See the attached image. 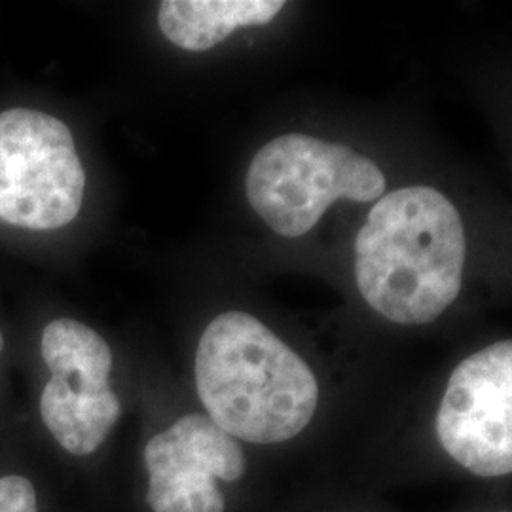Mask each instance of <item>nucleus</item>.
I'll return each instance as SVG.
<instances>
[{"mask_svg":"<svg viewBox=\"0 0 512 512\" xmlns=\"http://www.w3.org/2000/svg\"><path fill=\"white\" fill-rule=\"evenodd\" d=\"M465 230L456 205L429 186L376 203L355 239V277L366 302L399 325L439 317L461 289Z\"/></svg>","mask_w":512,"mask_h":512,"instance_id":"f257e3e1","label":"nucleus"},{"mask_svg":"<svg viewBox=\"0 0 512 512\" xmlns=\"http://www.w3.org/2000/svg\"><path fill=\"white\" fill-rule=\"evenodd\" d=\"M196 385L209 418L230 437L253 444L294 439L319 403L310 366L243 311L222 313L203 332Z\"/></svg>","mask_w":512,"mask_h":512,"instance_id":"f03ea898","label":"nucleus"},{"mask_svg":"<svg viewBox=\"0 0 512 512\" xmlns=\"http://www.w3.org/2000/svg\"><path fill=\"white\" fill-rule=\"evenodd\" d=\"M245 188L253 209L275 234L300 238L342 198L380 200L385 177L372 160L346 145L287 133L256 152Z\"/></svg>","mask_w":512,"mask_h":512,"instance_id":"7ed1b4c3","label":"nucleus"},{"mask_svg":"<svg viewBox=\"0 0 512 512\" xmlns=\"http://www.w3.org/2000/svg\"><path fill=\"white\" fill-rule=\"evenodd\" d=\"M86 173L73 133L52 114L0 112V222L57 230L80 213Z\"/></svg>","mask_w":512,"mask_h":512,"instance_id":"20e7f679","label":"nucleus"},{"mask_svg":"<svg viewBox=\"0 0 512 512\" xmlns=\"http://www.w3.org/2000/svg\"><path fill=\"white\" fill-rule=\"evenodd\" d=\"M444 452L482 478L512 471V344L495 342L452 372L437 414Z\"/></svg>","mask_w":512,"mask_h":512,"instance_id":"39448f33","label":"nucleus"},{"mask_svg":"<svg viewBox=\"0 0 512 512\" xmlns=\"http://www.w3.org/2000/svg\"><path fill=\"white\" fill-rule=\"evenodd\" d=\"M152 512H224L215 478L239 480L247 461L238 440L202 414H188L145 448Z\"/></svg>","mask_w":512,"mask_h":512,"instance_id":"423d86ee","label":"nucleus"},{"mask_svg":"<svg viewBox=\"0 0 512 512\" xmlns=\"http://www.w3.org/2000/svg\"><path fill=\"white\" fill-rule=\"evenodd\" d=\"M283 6L281 0H165L158 10V25L175 46L205 52L236 29L270 23Z\"/></svg>","mask_w":512,"mask_h":512,"instance_id":"0eeeda50","label":"nucleus"},{"mask_svg":"<svg viewBox=\"0 0 512 512\" xmlns=\"http://www.w3.org/2000/svg\"><path fill=\"white\" fill-rule=\"evenodd\" d=\"M40 414L61 448L73 456H90L109 437L122 414V404L112 389L101 395H82L52 376L42 389Z\"/></svg>","mask_w":512,"mask_h":512,"instance_id":"6e6552de","label":"nucleus"},{"mask_svg":"<svg viewBox=\"0 0 512 512\" xmlns=\"http://www.w3.org/2000/svg\"><path fill=\"white\" fill-rule=\"evenodd\" d=\"M42 357L57 376L82 395L110 391L112 351L88 325L74 319L52 321L42 332Z\"/></svg>","mask_w":512,"mask_h":512,"instance_id":"1a4fd4ad","label":"nucleus"},{"mask_svg":"<svg viewBox=\"0 0 512 512\" xmlns=\"http://www.w3.org/2000/svg\"><path fill=\"white\" fill-rule=\"evenodd\" d=\"M0 512H38L37 492L25 476L0 478Z\"/></svg>","mask_w":512,"mask_h":512,"instance_id":"9d476101","label":"nucleus"},{"mask_svg":"<svg viewBox=\"0 0 512 512\" xmlns=\"http://www.w3.org/2000/svg\"><path fill=\"white\" fill-rule=\"evenodd\" d=\"M4 349V338H2V332H0V351Z\"/></svg>","mask_w":512,"mask_h":512,"instance_id":"9b49d317","label":"nucleus"}]
</instances>
